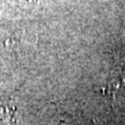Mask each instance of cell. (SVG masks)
I'll list each match as a JSON object with an SVG mask.
<instances>
[{
    "mask_svg": "<svg viewBox=\"0 0 125 125\" xmlns=\"http://www.w3.org/2000/svg\"><path fill=\"white\" fill-rule=\"evenodd\" d=\"M125 92V65H123L121 71L114 76L111 82L108 85V92H110L112 95H116L117 93Z\"/></svg>",
    "mask_w": 125,
    "mask_h": 125,
    "instance_id": "cell-1",
    "label": "cell"
}]
</instances>
